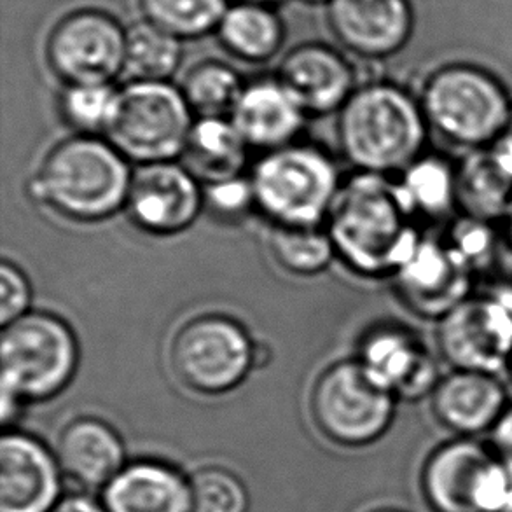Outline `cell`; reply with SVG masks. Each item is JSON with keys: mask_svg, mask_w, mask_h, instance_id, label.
Instances as JSON below:
<instances>
[{"mask_svg": "<svg viewBox=\"0 0 512 512\" xmlns=\"http://www.w3.org/2000/svg\"><path fill=\"white\" fill-rule=\"evenodd\" d=\"M119 90L112 84H70L58 98V111L76 135L105 137L116 111Z\"/></svg>", "mask_w": 512, "mask_h": 512, "instance_id": "30", "label": "cell"}, {"mask_svg": "<svg viewBox=\"0 0 512 512\" xmlns=\"http://www.w3.org/2000/svg\"><path fill=\"white\" fill-rule=\"evenodd\" d=\"M270 250L278 266L296 277L320 275L338 259L326 226L273 228Z\"/></svg>", "mask_w": 512, "mask_h": 512, "instance_id": "29", "label": "cell"}, {"mask_svg": "<svg viewBox=\"0 0 512 512\" xmlns=\"http://www.w3.org/2000/svg\"><path fill=\"white\" fill-rule=\"evenodd\" d=\"M437 355L462 371L497 374L512 362V305L499 292L471 294L437 320Z\"/></svg>", "mask_w": 512, "mask_h": 512, "instance_id": "11", "label": "cell"}, {"mask_svg": "<svg viewBox=\"0 0 512 512\" xmlns=\"http://www.w3.org/2000/svg\"><path fill=\"white\" fill-rule=\"evenodd\" d=\"M329 23L353 55L387 58L408 44L413 11L408 0H331Z\"/></svg>", "mask_w": 512, "mask_h": 512, "instance_id": "18", "label": "cell"}, {"mask_svg": "<svg viewBox=\"0 0 512 512\" xmlns=\"http://www.w3.org/2000/svg\"><path fill=\"white\" fill-rule=\"evenodd\" d=\"M147 21L175 37H198L221 25L226 0H140Z\"/></svg>", "mask_w": 512, "mask_h": 512, "instance_id": "31", "label": "cell"}, {"mask_svg": "<svg viewBox=\"0 0 512 512\" xmlns=\"http://www.w3.org/2000/svg\"><path fill=\"white\" fill-rule=\"evenodd\" d=\"M355 359L397 399H422L432 394L443 378L434 352L415 331L401 324H378L367 329Z\"/></svg>", "mask_w": 512, "mask_h": 512, "instance_id": "14", "label": "cell"}, {"mask_svg": "<svg viewBox=\"0 0 512 512\" xmlns=\"http://www.w3.org/2000/svg\"><path fill=\"white\" fill-rule=\"evenodd\" d=\"M55 451L37 437L6 430L0 443V512H49L63 499Z\"/></svg>", "mask_w": 512, "mask_h": 512, "instance_id": "16", "label": "cell"}, {"mask_svg": "<svg viewBox=\"0 0 512 512\" xmlns=\"http://www.w3.org/2000/svg\"><path fill=\"white\" fill-rule=\"evenodd\" d=\"M397 397L380 387L357 359L340 360L320 374L310 395L317 429L341 446H366L392 425Z\"/></svg>", "mask_w": 512, "mask_h": 512, "instance_id": "10", "label": "cell"}, {"mask_svg": "<svg viewBox=\"0 0 512 512\" xmlns=\"http://www.w3.org/2000/svg\"><path fill=\"white\" fill-rule=\"evenodd\" d=\"M418 98L430 133L467 153L497 144L512 123L506 84L474 63H448L434 70Z\"/></svg>", "mask_w": 512, "mask_h": 512, "instance_id": "4", "label": "cell"}, {"mask_svg": "<svg viewBox=\"0 0 512 512\" xmlns=\"http://www.w3.org/2000/svg\"><path fill=\"white\" fill-rule=\"evenodd\" d=\"M126 34L111 16L77 11L56 23L46 58L65 86L112 84L125 70Z\"/></svg>", "mask_w": 512, "mask_h": 512, "instance_id": "12", "label": "cell"}, {"mask_svg": "<svg viewBox=\"0 0 512 512\" xmlns=\"http://www.w3.org/2000/svg\"><path fill=\"white\" fill-rule=\"evenodd\" d=\"M430 128L420 98L392 83L362 84L336 121L341 154L355 172L392 177L425 154Z\"/></svg>", "mask_w": 512, "mask_h": 512, "instance_id": "3", "label": "cell"}, {"mask_svg": "<svg viewBox=\"0 0 512 512\" xmlns=\"http://www.w3.org/2000/svg\"><path fill=\"white\" fill-rule=\"evenodd\" d=\"M425 499L436 512H512V469L483 444L462 437L423 467Z\"/></svg>", "mask_w": 512, "mask_h": 512, "instance_id": "9", "label": "cell"}, {"mask_svg": "<svg viewBox=\"0 0 512 512\" xmlns=\"http://www.w3.org/2000/svg\"><path fill=\"white\" fill-rule=\"evenodd\" d=\"M196 116L180 88L132 81L121 88L105 139L130 163L179 161Z\"/></svg>", "mask_w": 512, "mask_h": 512, "instance_id": "7", "label": "cell"}, {"mask_svg": "<svg viewBox=\"0 0 512 512\" xmlns=\"http://www.w3.org/2000/svg\"><path fill=\"white\" fill-rule=\"evenodd\" d=\"M191 512H249L250 499L242 479L224 467H203L189 479Z\"/></svg>", "mask_w": 512, "mask_h": 512, "instance_id": "32", "label": "cell"}, {"mask_svg": "<svg viewBox=\"0 0 512 512\" xmlns=\"http://www.w3.org/2000/svg\"><path fill=\"white\" fill-rule=\"evenodd\" d=\"M249 180L256 210L273 228H320L326 226L343 177L331 154L294 142L264 153Z\"/></svg>", "mask_w": 512, "mask_h": 512, "instance_id": "5", "label": "cell"}, {"mask_svg": "<svg viewBox=\"0 0 512 512\" xmlns=\"http://www.w3.org/2000/svg\"><path fill=\"white\" fill-rule=\"evenodd\" d=\"M132 177V163L109 140L74 133L42 156L28 194L63 221L98 224L125 212Z\"/></svg>", "mask_w": 512, "mask_h": 512, "instance_id": "2", "label": "cell"}, {"mask_svg": "<svg viewBox=\"0 0 512 512\" xmlns=\"http://www.w3.org/2000/svg\"><path fill=\"white\" fill-rule=\"evenodd\" d=\"M493 451L512 469V408H507L499 423L493 427Z\"/></svg>", "mask_w": 512, "mask_h": 512, "instance_id": "35", "label": "cell"}, {"mask_svg": "<svg viewBox=\"0 0 512 512\" xmlns=\"http://www.w3.org/2000/svg\"><path fill=\"white\" fill-rule=\"evenodd\" d=\"M252 4H263V2H273V0H250Z\"/></svg>", "mask_w": 512, "mask_h": 512, "instance_id": "38", "label": "cell"}, {"mask_svg": "<svg viewBox=\"0 0 512 512\" xmlns=\"http://www.w3.org/2000/svg\"><path fill=\"white\" fill-rule=\"evenodd\" d=\"M32 284L27 273L9 259L0 263V326L32 312Z\"/></svg>", "mask_w": 512, "mask_h": 512, "instance_id": "33", "label": "cell"}, {"mask_svg": "<svg viewBox=\"0 0 512 512\" xmlns=\"http://www.w3.org/2000/svg\"><path fill=\"white\" fill-rule=\"evenodd\" d=\"M278 81L308 118L338 114L359 88L355 70L345 56L320 44L299 46L285 56Z\"/></svg>", "mask_w": 512, "mask_h": 512, "instance_id": "17", "label": "cell"}, {"mask_svg": "<svg viewBox=\"0 0 512 512\" xmlns=\"http://www.w3.org/2000/svg\"><path fill=\"white\" fill-rule=\"evenodd\" d=\"M245 84L235 70L219 62H205L189 70L182 93L196 118H231Z\"/></svg>", "mask_w": 512, "mask_h": 512, "instance_id": "28", "label": "cell"}, {"mask_svg": "<svg viewBox=\"0 0 512 512\" xmlns=\"http://www.w3.org/2000/svg\"><path fill=\"white\" fill-rule=\"evenodd\" d=\"M306 118L301 105L278 79L245 84L231 114L247 146L264 153L294 144L305 128Z\"/></svg>", "mask_w": 512, "mask_h": 512, "instance_id": "21", "label": "cell"}, {"mask_svg": "<svg viewBox=\"0 0 512 512\" xmlns=\"http://www.w3.org/2000/svg\"><path fill=\"white\" fill-rule=\"evenodd\" d=\"M458 208L464 215L492 221L506 217L512 203V170L488 149L469 151L457 167Z\"/></svg>", "mask_w": 512, "mask_h": 512, "instance_id": "24", "label": "cell"}, {"mask_svg": "<svg viewBox=\"0 0 512 512\" xmlns=\"http://www.w3.org/2000/svg\"><path fill=\"white\" fill-rule=\"evenodd\" d=\"M102 492L107 512H191L189 481L158 460L126 464Z\"/></svg>", "mask_w": 512, "mask_h": 512, "instance_id": "22", "label": "cell"}, {"mask_svg": "<svg viewBox=\"0 0 512 512\" xmlns=\"http://www.w3.org/2000/svg\"><path fill=\"white\" fill-rule=\"evenodd\" d=\"M373 512H401V511H392V509H380V511H373Z\"/></svg>", "mask_w": 512, "mask_h": 512, "instance_id": "39", "label": "cell"}, {"mask_svg": "<svg viewBox=\"0 0 512 512\" xmlns=\"http://www.w3.org/2000/svg\"><path fill=\"white\" fill-rule=\"evenodd\" d=\"M326 229L338 261L364 278H394L423 238L397 179L366 172L343 177Z\"/></svg>", "mask_w": 512, "mask_h": 512, "instance_id": "1", "label": "cell"}, {"mask_svg": "<svg viewBox=\"0 0 512 512\" xmlns=\"http://www.w3.org/2000/svg\"><path fill=\"white\" fill-rule=\"evenodd\" d=\"M256 341L242 322L203 313L187 320L170 343V366L194 394L224 395L242 387L257 366Z\"/></svg>", "mask_w": 512, "mask_h": 512, "instance_id": "8", "label": "cell"}, {"mask_svg": "<svg viewBox=\"0 0 512 512\" xmlns=\"http://www.w3.org/2000/svg\"><path fill=\"white\" fill-rule=\"evenodd\" d=\"M308 2H324V0H308Z\"/></svg>", "mask_w": 512, "mask_h": 512, "instance_id": "40", "label": "cell"}, {"mask_svg": "<svg viewBox=\"0 0 512 512\" xmlns=\"http://www.w3.org/2000/svg\"><path fill=\"white\" fill-rule=\"evenodd\" d=\"M63 478L84 492L104 490L125 467L118 430L97 416H79L63 427L55 448Z\"/></svg>", "mask_w": 512, "mask_h": 512, "instance_id": "19", "label": "cell"}, {"mask_svg": "<svg viewBox=\"0 0 512 512\" xmlns=\"http://www.w3.org/2000/svg\"><path fill=\"white\" fill-rule=\"evenodd\" d=\"M219 34L231 55L254 63L273 58L284 41L280 20L259 4H243L224 14Z\"/></svg>", "mask_w": 512, "mask_h": 512, "instance_id": "26", "label": "cell"}, {"mask_svg": "<svg viewBox=\"0 0 512 512\" xmlns=\"http://www.w3.org/2000/svg\"><path fill=\"white\" fill-rule=\"evenodd\" d=\"M182 60L179 37L153 23H139L126 32L125 72L132 81L168 83Z\"/></svg>", "mask_w": 512, "mask_h": 512, "instance_id": "27", "label": "cell"}, {"mask_svg": "<svg viewBox=\"0 0 512 512\" xmlns=\"http://www.w3.org/2000/svg\"><path fill=\"white\" fill-rule=\"evenodd\" d=\"M2 388L25 404L46 402L63 394L76 378L81 348L67 320L56 313L32 310L2 327Z\"/></svg>", "mask_w": 512, "mask_h": 512, "instance_id": "6", "label": "cell"}, {"mask_svg": "<svg viewBox=\"0 0 512 512\" xmlns=\"http://www.w3.org/2000/svg\"><path fill=\"white\" fill-rule=\"evenodd\" d=\"M205 186L180 161L139 165L133 170L125 212L151 236H177L200 219Z\"/></svg>", "mask_w": 512, "mask_h": 512, "instance_id": "13", "label": "cell"}, {"mask_svg": "<svg viewBox=\"0 0 512 512\" xmlns=\"http://www.w3.org/2000/svg\"><path fill=\"white\" fill-rule=\"evenodd\" d=\"M472 275L471 268L450 243L423 236L394 280L401 298L413 312L439 320L471 296Z\"/></svg>", "mask_w": 512, "mask_h": 512, "instance_id": "15", "label": "cell"}, {"mask_svg": "<svg viewBox=\"0 0 512 512\" xmlns=\"http://www.w3.org/2000/svg\"><path fill=\"white\" fill-rule=\"evenodd\" d=\"M221 219H242L243 215L256 210L249 177H235L205 186V208Z\"/></svg>", "mask_w": 512, "mask_h": 512, "instance_id": "34", "label": "cell"}, {"mask_svg": "<svg viewBox=\"0 0 512 512\" xmlns=\"http://www.w3.org/2000/svg\"><path fill=\"white\" fill-rule=\"evenodd\" d=\"M49 512H107V509L88 493H72L63 497Z\"/></svg>", "mask_w": 512, "mask_h": 512, "instance_id": "36", "label": "cell"}, {"mask_svg": "<svg viewBox=\"0 0 512 512\" xmlns=\"http://www.w3.org/2000/svg\"><path fill=\"white\" fill-rule=\"evenodd\" d=\"M432 413L443 427L460 437L493 430L507 408V390L497 374L451 369L439 380Z\"/></svg>", "mask_w": 512, "mask_h": 512, "instance_id": "20", "label": "cell"}, {"mask_svg": "<svg viewBox=\"0 0 512 512\" xmlns=\"http://www.w3.org/2000/svg\"><path fill=\"white\" fill-rule=\"evenodd\" d=\"M509 374H511V378H512V362H511V367H509Z\"/></svg>", "mask_w": 512, "mask_h": 512, "instance_id": "41", "label": "cell"}, {"mask_svg": "<svg viewBox=\"0 0 512 512\" xmlns=\"http://www.w3.org/2000/svg\"><path fill=\"white\" fill-rule=\"evenodd\" d=\"M249 149L231 118H196L180 163L208 186L242 177Z\"/></svg>", "mask_w": 512, "mask_h": 512, "instance_id": "23", "label": "cell"}, {"mask_svg": "<svg viewBox=\"0 0 512 512\" xmlns=\"http://www.w3.org/2000/svg\"><path fill=\"white\" fill-rule=\"evenodd\" d=\"M504 219H506L507 224V235H509V238H511L512 242V203L511 207H509V210H507V214L506 217H504Z\"/></svg>", "mask_w": 512, "mask_h": 512, "instance_id": "37", "label": "cell"}, {"mask_svg": "<svg viewBox=\"0 0 512 512\" xmlns=\"http://www.w3.org/2000/svg\"><path fill=\"white\" fill-rule=\"evenodd\" d=\"M418 219H441L458 208L457 167L437 154H423L397 179Z\"/></svg>", "mask_w": 512, "mask_h": 512, "instance_id": "25", "label": "cell"}]
</instances>
